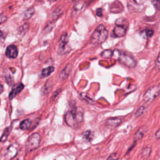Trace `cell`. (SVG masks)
<instances>
[{"mask_svg":"<svg viewBox=\"0 0 160 160\" xmlns=\"http://www.w3.org/2000/svg\"><path fill=\"white\" fill-rule=\"evenodd\" d=\"M84 7V3L83 2H77L75 4L73 11H72V15L76 16V15L79 14Z\"/></svg>","mask_w":160,"mask_h":160,"instance_id":"9a60e30c","label":"cell"},{"mask_svg":"<svg viewBox=\"0 0 160 160\" xmlns=\"http://www.w3.org/2000/svg\"><path fill=\"white\" fill-rule=\"evenodd\" d=\"M146 109H147V106H145V105L141 106L137 110V111L136 112V113L135 114V117L136 118H139V117H141L144 113V112H146Z\"/></svg>","mask_w":160,"mask_h":160,"instance_id":"603a6c76","label":"cell"},{"mask_svg":"<svg viewBox=\"0 0 160 160\" xmlns=\"http://www.w3.org/2000/svg\"><path fill=\"white\" fill-rule=\"evenodd\" d=\"M63 14V11L62 9L60 7H58L55 10L53 11L51 13L50 18H51V21L52 22H55L58 19H59L62 15Z\"/></svg>","mask_w":160,"mask_h":160,"instance_id":"4fadbf2b","label":"cell"},{"mask_svg":"<svg viewBox=\"0 0 160 160\" xmlns=\"http://www.w3.org/2000/svg\"><path fill=\"white\" fill-rule=\"evenodd\" d=\"M54 71H55V68L53 66H49L46 68H44L42 70L41 77L42 78L47 77V76H49Z\"/></svg>","mask_w":160,"mask_h":160,"instance_id":"ac0fdd59","label":"cell"},{"mask_svg":"<svg viewBox=\"0 0 160 160\" xmlns=\"http://www.w3.org/2000/svg\"><path fill=\"white\" fill-rule=\"evenodd\" d=\"M68 38L66 33H64L60 38L58 46V54L63 55L69 53L71 51V48L68 45Z\"/></svg>","mask_w":160,"mask_h":160,"instance_id":"277c9868","label":"cell"},{"mask_svg":"<svg viewBox=\"0 0 160 160\" xmlns=\"http://www.w3.org/2000/svg\"><path fill=\"white\" fill-rule=\"evenodd\" d=\"M71 2H74V1H75V0H71Z\"/></svg>","mask_w":160,"mask_h":160,"instance_id":"ab89813d","label":"cell"},{"mask_svg":"<svg viewBox=\"0 0 160 160\" xmlns=\"http://www.w3.org/2000/svg\"><path fill=\"white\" fill-rule=\"evenodd\" d=\"M108 36V32L103 25H99L91 36V43L94 45H100L103 43Z\"/></svg>","mask_w":160,"mask_h":160,"instance_id":"7a4b0ae2","label":"cell"},{"mask_svg":"<svg viewBox=\"0 0 160 160\" xmlns=\"http://www.w3.org/2000/svg\"><path fill=\"white\" fill-rule=\"evenodd\" d=\"M113 53L110 49L104 50L101 53V57H103V58H107V59L112 58L113 57Z\"/></svg>","mask_w":160,"mask_h":160,"instance_id":"d4e9b609","label":"cell"},{"mask_svg":"<svg viewBox=\"0 0 160 160\" xmlns=\"http://www.w3.org/2000/svg\"><path fill=\"white\" fill-rule=\"evenodd\" d=\"M59 93H60V89H58V90H57V92H56V94L55 93L53 95L51 100H53V99H54L55 98H56V97H57V95L59 94Z\"/></svg>","mask_w":160,"mask_h":160,"instance_id":"d590c367","label":"cell"},{"mask_svg":"<svg viewBox=\"0 0 160 160\" xmlns=\"http://www.w3.org/2000/svg\"><path fill=\"white\" fill-rule=\"evenodd\" d=\"M155 138L157 139H160V129H159L158 130L156 131V132L155 133Z\"/></svg>","mask_w":160,"mask_h":160,"instance_id":"836d02e7","label":"cell"},{"mask_svg":"<svg viewBox=\"0 0 160 160\" xmlns=\"http://www.w3.org/2000/svg\"><path fill=\"white\" fill-rule=\"evenodd\" d=\"M160 93V86H153L149 88L144 94L143 99L146 103H150L153 101Z\"/></svg>","mask_w":160,"mask_h":160,"instance_id":"8992f818","label":"cell"},{"mask_svg":"<svg viewBox=\"0 0 160 160\" xmlns=\"http://www.w3.org/2000/svg\"><path fill=\"white\" fill-rule=\"evenodd\" d=\"M122 122V120L119 118H111L108 119L105 122L106 126L110 128H115L118 126Z\"/></svg>","mask_w":160,"mask_h":160,"instance_id":"9c48e42d","label":"cell"},{"mask_svg":"<svg viewBox=\"0 0 160 160\" xmlns=\"http://www.w3.org/2000/svg\"><path fill=\"white\" fill-rule=\"evenodd\" d=\"M65 121L70 127H80L83 122V110L80 107L73 106L65 114Z\"/></svg>","mask_w":160,"mask_h":160,"instance_id":"6da1fadb","label":"cell"},{"mask_svg":"<svg viewBox=\"0 0 160 160\" xmlns=\"http://www.w3.org/2000/svg\"><path fill=\"white\" fill-rule=\"evenodd\" d=\"M41 141V135L38 133L32 134L27 139L25 143L26 150L32 151L39 148Z\"/></svg>","mask_w":160,"mask_h":160,"instance_id":"3957f363","label":"cell"},{"mask_svg":"<svg viewBox=\"0 0 160 160\" xmlns=\"http://www.w3.org/2000/svg\"><path fill=\"white\" fill-rule=\"evenodd\" d=\"M18 144H13L9 146V148L7 149V153H6V158L9 159H11L14 157H15L18 153Z\"/></svg>","mask_w":160,"mask_h":160,"instance_id":"ba28073f","label":"cell"},{"mask_svg":"<svg viewBox=\"0 0 160 160\" xmlns=\"http://www.w3.org/2000/svg\"><path fill=\"white\" fill-rule=\"evenodd\" d=\"M34 13H35V10L33 8H28L23 13V18H24V19L28 20V19L31 18L33 16Z\"/></svg>","mask_w":160,"mask_h":160,"instance_id":"7402d4cb","label":"cell"},{"mask_svg":"<svg viewBox=\"0 0 160 160\" xmlns=\"http://www.w3.org/2000/svg\"><path fill=\"white\" fill-rule=\"evenodd\" d=\"M54 26H55V22L50 21V22L44 27L43 33H45V34L49 33L53 30V27H54Z\"/></svg>","mask_w":160,"mask_h":160,"instance_id":"484cf974","label":"cell"},{"mask_svg":"<svg viewBox=\"0 0 160 160\" xmlns=\"http://www.w3.org/2000/svg\"><path fill=\"white\" fill-rule=\"evenodd\" d=\"M156 66L158 70H160V54L159 55L156 62Z\"/></svg>","mask_w":160,"mask_h":160,"instance_id":"d6a6232c","label":"cell"},{"mask_svg":"<svg viewBox=\"0 0 160 160\" xmlns=\"http://www.w3.org/2000/svg\"><path fill=\"white\" fill-rule=\"evenodd\" d=\"M30 27V25L28 23H25L24 25H23L22 26H21L18 30V33L20 36H23L25 34H26V32L28 31V29Z\"/></svg>","mask_w":160,"mask_h":160,"instance_id":"ffe728a7","label":"cell"},{"mask_svg":"<svg viewBox=\"0 0 160 160\" xmlns=\"http://www.w3.org/2000/svg\"><path fill=\"white\" fill-rule=\"evenodd\" d=\"M151 152V148L150 147H145L143 149L141 155L144 158H148Z\"/></svg>","mask_w":160,"mask_h":160,"instance_id":"4316f807","label":"cell"},{"mask_svg":"<svg viewBox=\"0 0 160 160\" xmlns=\"http://www.w3.org/2000/svg\"><path fill=\"white\" fill-rule=\"evenodd\" d=\"M23 88H24V85L21 83H20L18 85H16L10 92L9 94V99H13L23 89Z\"/></svg>","mask_w":160,"mask_h":160,"instance_id":"7c38bea8","label":"cell"},{"mask_svg":"<svg viewBox=\"0 0 160 160\" xmlns=\"http://www.w3.org/2000/svg\"><path fill=\"white\" fill-rule=\"evenodd\" d=\"M115 25H121V26H128V21L125 19H124V18H119V19H117L116 20Z\"/></svg>","mask_w":160,"mask_h":160,"instance_id":"f1b7e54d","label":"cell"},{"mask_svg":"<svg viewBox=\"0 0 160 160\" xmlns=\"http://www.w3.org/2000/svg\"><path fill=\"white\" fill-rule=\"evenodd\" d=\"M53 88V83H52V81L51 80H49L46 81V84L44 85L43 90H42V93L44 95H46L47 94H48L49 93V91H51V90Z\"/></svg>","mask_w":160,"mask_h":160,"instance_id":"e0dca14e","label":"cell"},{"mask_svg":"<svg viewBox=\"0 0 160 160\" xmlns=\"http://www.w3.org/2000/svg\"><path fill=\"white\" fill-rule=\"evenodd\" d=\"M144 33L146 34V36L148 38H150L153 36V31L151 30H149V29H146V30H144Z\"/></svg>","mask_w":160,"mask_h":160,"instance_id":"1f68e13d","label":"cell"},{"mask_svg":"<svg viewBox=\"0 0 160 160\" xmlns=\"http://www.w3.org/2000/svg\"><path fill=\"white\" fill-rule=\"evenodd\" d=\"M123 10V6L122 4L118 2H114L110 6V11L113 13H120Z\"/></svg>","mask_w":160,"mask_h":160,"instance_id":"8fae6325","label":"cell"},{"mask_svg":"<svg viewBox=\"0 0 160 160\" xmlns=\"http://www.w3.org/2000/svg\"><path fill=\"white\" fill-rule=\"evenodd\" d=\"M146 128L144 126H142L137 131L136 133H135V136H134V139L135 141H139L141 140L144 135V133L146 132Z\"/></svg>","mask_w":160,"mask_h":160,"instance_id":"2e32d148","label":"cell"},{"mask_svg":"<svg viewBox=\"0 0 160 160\" xmlns=\"http://www.w3.org/2000/svg\"><path fill=\"white\" fill-rule=\"evenodd\" d=\"M57 0H48V2L49 3H54L55 2H56Z\"/></svg>","mask_w":160,"mask_h":160,"instance_id":"74e56055","label":"cell"},{"mask_svg":"<svg viewBox=\"0 0 160 160\" xmlns=\"http://www.w3.org/2000/svg\"><path fill=\"white\" fill-rule=\"evenodd\" d=\"M16 160H20V159H16Z\"/></svg>","mask_w":160,"mask_h":160,"instance_id":"60d3db41","label":"cell"},{"mask_svg":"<svg viewBox=\"0 0 160 160\" xmlns=\"http://www.w3.org/2000/svg\"><path fill=\"white\" fill-rule=\"evenodd\" d=\"M96 14L98 16H102V9L101 8H99L96 10Z\"/></svg>","mask_w":160,"mask_h":160,"instance_id":"e575fe53","label":"cell"},{"mask_svg":"<svg viewBox=\"0 0 160 160\" xmlns=\"http://www.w3.org/2000/svg\"><path fill=\"white\" fill-rule=\"evenodd\" d=\"M152 3L157 10H160V0H153Z\"/></svg>","mask_w":160,"mask_h":160,"instance_id":"4dcf8cb0","label":"cell"},{"mask_svg":"<svg viewBox=\"0 0 160 160\" xmlns=\"http://www.w3.org/2000/svg\"><path fill=\"white\" fill-rule=\"evenodd\" d=\"M18 55V50L16 46H8L6 50V56L9 58H16Z\"/></svg>","mask_w":160,"mask_h":160,"instance_id":"52a82bcc","label":"cell"},{"mask_svg":"<svg viewBox=\"0 0 160 160\" xmlns=\"http://www.w3.org/2000/svg\"><path fill=\"white\" fill-rule=\"evenodd\" d=\"M118 155L117 153H112L106 160H118Z\"/></svg>","mask_w":160,"mask_h":160,"instance_id":"f546056e","label":"cell"},{"mask_svg":"<svg viewBox=\"0 0 160 160\" xmlns=\"http://www.w3.org/2000/svg\"><path fill=\"white\" fill-rule=\"evenodd\" d=\"M3 92V86L1 85V93Z\"/></svg>","mask_w":160,"mask_h":160,"instance_id":"f35d334b","label":"cell"},{"mask_svg":"<svg viewBox=\"0 0 160 160\" xmlns=\"http://www.w3.org/2000/svg\"><path fill=\"white\" fill-rule=\"evenodd\" d=\"M72 68L73 66H72V65L71 64H68L65 67V68L62 70V71L60 75V78L61 79V80H65L68 78L70 72L72 70Z\"/></svg>","mask_w":160,"mask_h":160,"instance_id":"5bb4252c","label":"cell"},{"mask_svg":"<svg viewBox=\"0 0 160 160\" xmlns=\"http://www.w3.org/2000/svg\"><path fill=\"white\" fill-rule=\"evenodd\" d=\"M31 125V121L30 119H26L23 121H22L20 123V128L22 130H28Z\"/></svg>","mask_w":160,"mask_h":160,"instance_id":"44dd1931","label":"cell"},{"mask_svg":"<svg viewBox=\"0 0 160 160\" xmlns=\"http://www.w3.org/2000/svg\"><path fill=\"white\" fill-rule=\"evenodd\" d=\"M80 97H81V98L83 101H86V102L87 103H88V104H93L94 103V100H93V99H91L90 97H89V96H88V94H87L86 93H81L80 94Z\"/></svg>","mask_w":160,"mask_h":160,"instance_id":"cb8c5ba5","label":"cell"},{"mask_svg":"<svg viewBox=\"0 0 160 160\" xmlns=\"http://www.w3.org/2000/svg\"><path fill=\"white\" fill-rule=\"evenodd\" d=\"M128 29V26H121V25H116L115 28L113 30V33L116 37H123L124 36Z\"/></svg>","mask_w":160,"mask_h":160,"instance_id":"30bf717a","label":"cell"},{"mask_svg":"<svg viewBox=\"0 0 160 160\" xmlns=\"http://www.w3.org/2000/svg\"><path fill=\"white\" fill-rule=\"evenodd\" d=\"M11 130H12V126H8L5 129V130L2 134V138H1V142L3 143L7 140L8 136L11 131Z\"/></svg>","mask_w":160,"mask_h":160,"instance_id":"d6986e66","label":"cell"},{"mask_svg":"<svg viewBox=\"0 0 160 160\" xmlns=\"http://www.w3.org/2000/svg\"><path fill=\"white\" fill-rule=\"evenodd\" d=\"M118 60L121 64L129 68H135L136 66V62L135 60L126 53H120Z\"/></svg>","mask_w":160,"mask_h":160,"instance_id":"5b68a950","label":"cell"},{"mask_svg":"<svg viewBox=\"0 0 160 160\" xmlns=\"http://www.w3.org/2000/svg\"><path fill=\"white\" fill-rule=\"evenodd\" d=\"M3 20H7V17L6 16H3V15H2V17H1V23H3Z\"/></svg>","mask_w":160,"mask_h":160,"instance_id":"8d00e7d4","label":"cell"},{"mask_svg":"<svg viewBox=\"0 0 160 160\" xmlns=\"http://www.w3.org/2000/svg\"><path fill=\"white\" fill-rule=\"evenodd\" d=\"M93 133L89 130L86 131L83 135V138L86 141H91V139H93Z\"/></svg>","mask_w":160,"mask_h":160,"instance_id":"83f0119b","label":"cell"}]
</instances>
